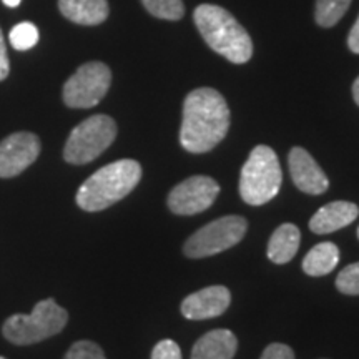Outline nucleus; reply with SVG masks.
Here are the masks:
<instances>
[{
  "mask_svg": "<svg viewBox=\"0 0 359 359\" xmlns=\"http://www.w3.org/2000/svg\"><path fill=\"white\" fill-rule=\"evenodd\" d=\"M281 167L273 148L258 145L241 168L240 196L245 203L259 206L271 201L281 187Z\"/></svg>",
  "mask_w": 359,
  "mask_h": 359,
  "instance_id": "39448f33",
  "label": "nucleus"
},
{
  "mask_svg": "<svg viewBox=\"0 0 359 359\" xmlns=\"http://www.w3.org/2000/svg\"><path fill=\"white\" fill-rule=\"evenodd\" d=\"M65 359H107L102 348L92 341H77L67 351Z\"/></svg>",
  "mask_w": 359,
  "mask_h": 359,
  "instance_id": "4be33fe9",
  "label": "nucleus"
},
{
  "mask_svg": "<svg viewBox=\"0 0 359 359\" xmlns=\"http://www.w3.org/2000/svg\"><path fill=\"white\" fill-rule=\"evenodd\" d=\"M230 128V109L215 88H196L183 103L180 143L190 154H206L226 137Z\"/></svg>",
  "mask_w": 359,
  "mask_h": 359,
  "instance_id": "f257e3e1",
  "label": "nucleus"
},
{
  "mask_svg": "<svg viewBox=\"0 0 359 359\" xmlns=\"http://www.w3.org/2000/svg\"><path fill=\"white\" fill-rule=\"evenodd\" d=\"M348 47L353 53H359V17L348 35Z\"/></svg>",
  "mask_w": 359,
  "mask_h": 359,
  "instance_id": "a878e982",
  "label": "nucleus"
},
{
  "mask_svg": "<svg viewBox=\"0 0 359 359\" xmlns=\"http://www.w3.org/2000/svg\"><path fill=\"white\" fill-rule=\"evenodd\" d=\"M219 193V185L212 177L196 175L178 183L168 195V208L175 215H196L208 210Z\"/></svg>",
  "mask_w": 359,
  "mask_h": 359,
  "instance_id": "1a4fd4ad",
  "label": "nucleus"
},
{
  "mask_svg": "<svg viewBox=\"0 0 359 359\" xmlns=\"http://www.w3.org/2000/svg\"><path fill=\"white\" fill-rule=\"evenodd\" d=\"M290 173L298 190L309 195H321L327 190L330 182L316 160L302 147H294L288 155Z\"/></svg>",
  "mask_w": 359,
  "mask_h": 359,
  "instance_id": "f8f14e48",
  "label": "nucleus"
},
{
  "mask_svg": "<svg viewBox=\"0 0 359 359\" xmlns=\"http://www.w3.org/2000/svg\"><path fill=\"white\" fill-rule=\"evenodd\" d=\"M111 83V72L102 62H88L64 85V102L70 109H92L107 95Z\"/></svg>",
  "mask_w": 359,
  "mask_h": 359,
  "instance_id": "6e6552de",
  "label": "nucleus"
},
{
  "mask_svg": "<svg viewBox=\"0 0 359 359\" xmlns=\"http://www.w3.org/2000/svg\"><path fill=\"white\" fill-rule=\"evenodd\" d=\"M151 359H182V349L175 341L163 339L154 348Z\"/></svg>",
  "mask_w": 359,
  "mask_h": 359,
  "instance_id": "5701e85b",
  "label": "nucleus"
},
{
  "mask_svg": "<svg viewBox=\"0 0 359 359\" xmlns=\"http://www.w3.org/2000/svg\"><path fill=\"white\" fill-rule=\"evenodd\" d=\"M358 238H359V228H358Z\"/></svg>",
  "mask_w": 359,
  "mask_h": 359,
  "instance_id": "c756f323",
  "label": "nucleus"
},
{
  "mask_svg": "<svg viewBox=\"0 0 359 359\" xmlns=\"http://www.w3.org/2000/svg\"><path fill=\"white\" fill-rule=\"evenodd\" d=\"M58 8L65 19L79 25H98L109 17L107 0H58Z\"/></svg>",
  "mask_w": 359,
  "mask_h": 359,
  "instance_id": "2eb2a0df",
  "label": "nucleus"
},
{
  "mask_svg": "<svg viewBox=\"0 0 359 359\" xmlns=\"http://www.w3.org/2000/svg\"><path fill=\"white\" fill-rule=\"evenodd\" d=\"M353 98H354V102L359 105V77L354 80V83H353Z\"/></svg>",
  "mask_w": 359,
  "mask_h": 359,
  "instance_id": "bb28decb",
  "label": "nucleus"
},
{
  "mask_svg": "<svg viewBox=\"0 0 359 359\" xmlns=\"http://www.w3.org/2000/svg\"><path fill=\"white\" fill-rule=\"evenodd\" d=\"M142 4L156 19L180 20L185 13L183 0H142Z\"/></svg>",
  "mask_w": 359,
  "mask_h": 359,
  "instance_id": "6ab92c4d",
  "label": "nucleus"
},
{
  "mask_svg": "<svg viewBox=\"0 0 359 359\" xmlns=\"http://www.w3.org/2000/svg\"><path fill=\"white\" fill-rule=\"evenodd\" d=\"M142 178V167L135 160H118L97 170L77 191V205L85 212H102L128 193Z\"/></svg>",
  "mask_w": 359,
  "mask_h": 359,
  "instance_id": "7ed1b4c3",
  "label": "nucleus"
},
{
  "mask_svg": "<svg viewBox=\"0 0 359 359\" xmlns=\"http://www.w3.org/2000/svg\"><path fill=\"white\" fill-rule=\"evenodd\" d=\"M339 263V248L331 241L313 246L303 259V271L309 276L330 275Z\"/></svg>",
  "mask_w": 359,
  "mask_h": 359,
  "instance_id": "f3484780",
  "label": "nucleus"
},
{
  "mask_svg": "<svg viewBox=\"0 0 359 359\" xmlns=\"http://www.w3.org/2000/svg\"><path fill=\"white\" fill-rule=\"evenodd\" d=\"M40 140L35 133L17 132L0 142V178L20 175L37 160Z\"/></svg>",
  "mask_w": 359,
  "mask_h": 359,
  "instance_id": "9d476101",
  "label": "nucleus"
},
{
  "mask_svg": "<svg viewBox=\"0 0 359 359\" xmlns=\"http://www.w3.org/2000/svg\"><path fill=\"white\" fill-rule=\"evenodd\" d=\"M8 72H11V62H8L6 40H4V34L0 30V82L8 77Z\"/></svg>",
  "mask_w": 359,
  "mask_h": 359,
  "instance_id": "393cba45",
  "label": "nucleus"
},
{
  "mask_svg": "<svg viewBox=\"0 0 359 359\" xmlns=\"http://www.w3.org/2000/svg\"><path fill=\"white\" fill-rule=\"evenodd\" d=\"M246 219L236 215L222 217L193 233L183 246V251L188 258L213 257L240 243L246 233Z\"/></svg>",
  "mask_w": 359,
  "mask_h": 359,
  "instance_id": "0eeeda50",
  "label": "nucleus"
},
{
  "mask_svg": "<svg viewBox=\"0 0 359 359\" xmlns=\"http://www.w3.org/2000/svg\"><path fill=\"white\" fill-rule=\"evenodd\" d=\"M349 6L351 0H316V11H314L316 24L330 29L343 19Z\"/></svg>",
  "mask_w": 359,
  "mask_h": 359,
  "instance_id": "a211bd4d",
  "label": "nucleus"
},
{
  "mask_svg": "<svg viewBox=\"0 0 359 359\" xmlns=\"http://www.w3.org/2000/svg\"><path fill=\"white\" fill-rule=\"evenodd\" d=\"M193 20L210 48L233 64H246L253 55V42L248 32L223 7L203 4L195 8Z\"/></svg>",
  "mask_w": 359,
  "mask_h": 359,
  "instance_id": "f03ea898",
  "label": "nucleus"
},
{
  "mask_svg": "<svg viewBox=\"0 0 359 359\" xmlns=\"http://www.w3.org/2000/svg\"><path fill=\"white\" fill-rule=\"evenodd\" d=\"M302 233L299 228L291 223L278 226L268 243V258L276 264H285L296 257L299 248Z\"/></svg>",
  "mask_w": 359,
  "mask_h": 359,
  "instance_id": "dca6fc26",
  "label": "nucleus"
},
{
  "mask_svg": "<svg viewBox=\"0 0 359 359\" xmlns=\"http://www.w3.org/2000/svg\"><path fill=\"white\" fill-rule=\"evenodd\" d=\"M336 288L343 294L359 296V262L341 269L336 278Z\"/></svg>",
  "mask_w": 359,
  "mask_h": 359,
  "instance_id": "412c9836",
  "label": "nucleus"
},
{
  "mask_svg": "<svg viewBox=\"0 0 359 359\" xmlns=\"http://www.w3.org/2000/svg\"><path fill=\"white\" fill-rule=\"evenodd\" d=\"M4 4H6L7 7H17L20 4V0H4Z\"/></svg>",
  "mask_w": 359,
  "mask_h": 359,
  "instance_id": "cd10ccee",
  "label": "nucleus"
},
{
  "mask_svg": "<svg viewBox=\"0 0 359 359\" xmlns=\"http://www.w3.org/2000/svg\"><path fill=\"white\" fill-rule=\"evenodd\" d=\"M8 40H11V45L15 50H30L39 42V30L32 22H22V24H17L11 30Z\"/></svg>",
  "mask_w": 359,
  "mask_h": 359,
  "instance_id": "aec40b11",
  "label": "nucleus"
},
{
  "mask_svg": "<svg viewBox=\"0 0 359 359\" xmlns=\"http://www.w3.org/2000/svg\"><path fill=\"white\" fill-rule=\"evenodd\" d=\"M231 303L230 290L226 286H208L187 296L182 303V314L187 320H210L226 311Z\"/></svg>",
  "mask_w": 359,
  "mask_h": 359,
  "instance_id": "9b49d317",
  "label": "nucleus"
},
{
  "mask_svg": "<svg viewBox=\"0 0 359 359\" xmlns=\"http://www.w3.org/2000/svg\"><path fill=\"white\" fill-rule=\"evenodd\" d=\"M116 123L109 115H93L72 130L64 148L69 163L85 165L100 156L114 143Z\"/></svg>",
  "mask_w": 359,
  "mask_h": 359,
  "instance_id": "423d86ee",
  "label": "nucleus"
},
{
  "mask_svg": "<svg viewBox=\"0 0 359 359\" xmlns=\"http://www.w3.org/2000/svg\"><path fill=\"white\" fill-rule=\"evenodd\" d=\"M69 313L55 299L47 298L35 304L30 314H13L4 323L2 333L13 344H34L52 338L64 330Z\"/></svg>",
  "mask_w": 359,
  "mask_h": 359,
  "instance_id": "20e7f679",
  "label": "nucleus"
},
{
  "mask_svg": "<svg viewBox=\"0 0 359 359\" xmlns=\"http://www.w3.org/2000/svg\"><path fill=\"white\" fill-rule=\"evenodd\" d=\"M358 215L359 208L351 201H331L313 215L309 219V230L316 235H327L351 224Z\"/></svg>",
  "mask_w": 359,
  "mask_h": 359,
  "instance_id": "ddd939ff",
  "label": "nucleus"
},
{
  "mask_svg": "<svg viewBox=\"0 0 359 359\" xmlns=\"http://www.w3.org/2000/svg\"><path fill=\"white\" fill-rule=\"evenodd\" d=\"M0 359H7V358H4V356H0Z\"/></svg>",
  "mask_w": 359,
  "mask_h": 359,
  "instance_id": "c85d7f7f",
  "label": "nucleus"
},
{
  "mask_svg": "<svg viewBox=\"0 0 359 359\" xmlns=\"http://www.w3.org/2000/svg\"><path fill=\"white\" fill-rule=\"evenodd\" d=\"M259 359H294V353L293 349L286 346V344L273 343L264 349Z\"/></svg>",
  "mask_w": 359,
  "mask_h": 359,
  "instance_id": "b1692460",
  "label": "nucleus"
},
{
  "mask_svg": "<svg viewBox=\"0 0 359 359\" xmlns=\"http://www.w3.org/2000/svg\"><path fill=\"white\" fill-rule=\"evenodd\" d=\"M238 349L236 336L228 330H213L196 341L191 359H233Z\"/></svg>",
  "mask_w": 359,
  "mask_h": 359,
  "instance_id": "4468645a",
  "label": "nucleus"
}]
</instances>
